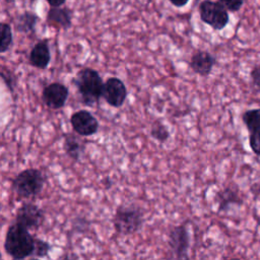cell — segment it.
<instances>
[{
    "label": "cell",
    "mask_w": 260,
    "mask_h": 260,
    "mask_svg": "<svg viewBox=\"0 0 260 260\" xmlns=\"http://www.w3.org/2000/svg\"><path fill=\"white\" fill-rule=\"evenodd\" d=\"M5 250L14 259H23L34 252L35 239L28 230L19 225L17 222L10 225L5 239Z\"/></svg>",
    "instance_id": "obj_1"
},
{
    "label": "cell",
    "mask_w": 260,
    "mask_h": 260,
    "mask_svg": "<svg viewBox=\"0 0 260 260\" xmlns=\"http://www.w3.org/2000/svg\"><path fill=\"white\" fill-rule=\"evenodd\" d=\"M75 83L83 103L87 106H92L102 96L104 83L95 70L91 68L80 70L77 73Z\"/></svg>",
    "instance_id": "obj_2"
},
{
    "label": "cell",
    "mask_w": 260,
    "mask_h": 260,
    "mask_svg": "<svg viewBox=\"0 0 260 260\" xmlns=\"http://www.w3.org/2000/svg\"><path fill=\"white\" fill-rule=\"evenodd\" d=\"M143 223V213L135 205L120 206L114 216L115 230L121 235H131L137 232Z\"/></svg>",
    "instance_id": "obj_3"
},
{
    "label": "cell",
    "mask_w": 260,
    "mask_h": 260,
    "mask_svg": "<svg viewBox=\"0 0 260 260\" xmlns=\"http://www.w3.org/2000/svg\"><path fill=\"white\" fill-rule=\"evenodd\" d=\"M44 182V176L39 170L28 169L16 176L12 187L20 197L28 198L38 195L42 191Z\"/></svg>",
    "instance_id": "obj_4"
},
{
    "label": "cell",
    "mask_w": 260,
    "mask_h": 260,
    "mask_svg": "<svg viewBox=\"0 0 260 260\" xmlns=\"http://www.w3.org/2000/svg\"><path fill=\"white\" fill-rule=\"evenodd\" d=\"M201 20L215 30H221L229 23V13L219 2L204 0L199 5Z\"/></svg>",
    "instance_id": "obj_5"
},
{
    "label": "cell",
    "mask_w": 260,
    "mask_h": 260,
    "mask_svg": "<svg viewBox=\"0 0 260 260\" xmlns=\"http://www.w3.org/2000/svg\"><path fill=\"white\" fill-rule=\"evenodd\" d=\"M242 121L249 132V146L251 150L260 156V108L245 111Z\"/></svg>",
    "instance_id": "obj_6"
},
{
    "label": "cell",
    "mask_w": 260,
    "mask_h": 260,
    "mask_svg": "<svg viewBox=\"0 0 260 260\" xmlns=\"http://www.w3.org/2000/svg\"><path fill=\"white\" fill-rule=\"evenodd\" d=\"M169 246L177 258H188L190 237L184 225H176L170 231Z\"/></svg>",
    "instance_id": "obj_7"
},
{
    "label": "cell",
    "mask_w": 260,
    "mask_h": 260,
    "mask_svg": "<svg viewBox=\"0 0 260 260\" xmlns=\"http://www.w3.org/2000/svg\"><path fill=\"white\" fill-rule=\"evenodd\" d=\"M44 220V212L32 203L23 204L17 211L16 222L26 230L38 229Z\"/></svg>",
    "instance_id": "obj_8"
},
{
    "label": "cell",
    "mask_w": 260,
    "mask_h": 260,
    "mask_svg": "<svg viewBox=\"0 0 260 260\" xmlns=\"http://www.w3.org/2000/svg\"><path fill=\"white\" fill-rule=\"evenodd\" d=\"M102 95L111 106L120 107L126 100V86L119 78L111 77L104 83Z\"/></svg>",
    "instance_id": "obj_9"
},
{
    "label": "cell",
    "mask_w": 260,
    "mask_h": 260,
    "mask_svg": "<svg viewBox=\"0 0 260 260\" xmlns=\"http://www.w3.org/2000/svg\"><path fill=\"white\" fill-rule=\"evenodd\" d=\"M70 122L75 132L82 136L92 135L99 128L96 119L85 110H80L74 113L70 118Z\"/></svg>",
    "instance_id": "obj_10"
},
{
    "label": "cell",
    "mask_w": 260,
    "mask_h": 260,
    "mask_svg": "<svg viewBox=\"0 0 260 260\" xmlns=\"http://www.w3.org/2000/svg\"><path fill=\"white\" fill-rule=\"evenodd\" d=\"M68 98L67 87L59 82H54L46 86L43 90V100L51 109H59L64 106Z\"/></svg>",
    "instance_id": "obj_11"
},
{
    "label": "cell",
    "mask_w": 260,
    "mask_h": 260,
    "mask_svg": "<svg viewBox=\"0 0 260 260\" xmlns=\"http://www.w3.org/2000/svg\"><path fill=\"white\" fill-rule=\"evenodd\" d=\"M214 65L215 58L207 51H197L191 57L190 67L200 76H208Z\"/></svg>",
    "instance_id": "obj_12"
},
{
    "label": "cell",
    "mask_w": 260,
    "mask_h": 260,
    "mask_svg": "<svg viewBox=\"0 0 260 260\" xmlns=\"http://www.w3.org/2000/svg\"><path fill=\"white\" fill-rule=\"evenodd\" d=\"M51 60L50 48L48 45V41L42 40L38 42L29 53V62L32 66L44 69L48 66Z\"/></svg>",
    "instance_id": "obj_13"
},
{
    "label": "cell",
    "mask_w": 260,
    "mask_h": 260,
    "mask_svg": "<svg viewBox=\"0 0 260 260\" xmlns=\"http://www.w3.org/2000/svg\"><path fill=\"white\" fill-rule=\"evenodd\" d=\"M218 201V211H225L232 205H242L243 199L237 186H229L216 194Z\"/></svg>",
    "instance_id": "obj_14"
},
{
    "label": "cell",
    "mask_w": 260,
    "mask_h": 260,
    "mask_svg": "<svg viewBox=\"0 0 260 260\" xmlns=\"http://www.w3.org/2000/svg\"><path fill=\"white\" fill-rule=\"evenodd\" d=\"M47 21L51 24L67 29L71 26L72 11L66 7H51L47 13Z\"/></svg>",
    "instance_id": "obj_15"
},
{
    "label": "cell",
    "mask_w": 260,
    "mask_h": 260,
    "mask_svg": "<svg viewBox=\"0 0 260 260\" xmlns=\"http://www.w3.org/2000/svg\"><path fill=\"white\" fill-rule=\"evenodd\" d=\"M39 20H40V17L36 13L31 11H24L23 13L19 14L16 18V21H15L16 30L23 34H29L35 30Z\"/></svg>",
    "instance_id": "obj_16"
},
{
    "label": "cell",
    "mask_w": 260,
    "mask_h": 260,
    "mask_svg": "<svg viewBox=\"0 0 260 260\" xmlns=\"http://www.w3.org/2000/svg\"><path fill=\"white\" fill-rule=\"evenodd\" d=\"M64 148L67 152V154L72 157L73 159L77 160L79 158L80 152L82 150V145L79 143V141L76 139V137H74L73 135H68L65 138V142H64Z\"/></svg>",
    "instance_id": "obj_17"
},
{
    "label": "cell",
    "mask_w": 260,
    "mask_h": 260,
    "mask_svg": "<svg viewBox=\"0 0 260 260\" xmlns=\"http://www.w3.org/2000/svg\"><path fill=\"white\" fill-rule=\"evenodd\" d=\"M12 44V30L8 23L0 22V53L6 52Z\"/></svg>",
    "instance_id": "obj_18"
},
{
    "label": "cell",
    "mask_w": 260,
    "mask_h": 260,
    "mask_svg": "<svg viewBox=\"0 0 260 260\" xmlns=\"http://www.w3.org/2000/svg\"><path fill=\"white\" fill-rule=\"evenodd\" d=\"M150 134L154 139H156L159 142H165L170 137V132H169L168 128L159 121H155L152 124Z\"/></svg>",
    "instance_id": "obj_19"
},
{
    "label": "cell",
    "mask_w": 260,
    "mask_h": 260,
    "mask_svg": "<svg viewBox=\"0 0 260 260\" xmlns=\"http://www.w3.org/2000/svg\"><path fill=\"white\" fill-rule=\"evenodd\" d=\"M50 249H51V246L47 242H44L40 239H35L32 255H35L37 257H44L48 254Z\"/></svg>",
    "instance_id": "obj_20"
},
{
    "label": "cell",
    "mask_w": 260,
    "mask_h": 260,
    "mask_svg": "<svg viewBox=\"0 0 260 260\" xmlns=\"http://www.w3.org/2000/svg\"><path fill=\"white\" fill-rule=\"evenodd\" d=\"M250 77H251V84L252 87L260 92V64L255 65L252 70L250 71Z\"/></svg>",
    "instance_id": "obj_21"
},
{
    "label": "cell",
    "mask_w": 260,
    "mask_h": 260,
    "mask_svg": "<svg viewBox=\"0 0 260 260\" xmlns=\"http://www.w3.org/2000/svg\"><path fill=\"white\" fill-rule=\"evenodd\" d=\"M220 4L224 6V8L229 11H238L244 4V0H218Z\"/></svg>",
    "instance_id": "obj_22"
},
{
    "label": "cell",
    "mask_w": 260,
    "mask_h": 260,
    "mask_svg": "<svg viewBox=\"0 0 260 260\" xmlns=\"http://www.w3.org/2000/svg\"><path fill=\"white\" fill-rule=\"evenodd\" d=\"M46 1L51 7H59L66 2V0H46Z\"/></svg>",
    "instance_id": "obj_23"
},
{
    "label": "cell",
    "mask_w": 260,
    "mask_h": 260,
    "mask_svg": "<svg viewBox=\"0 0 260 260\" xmlns=\"http://www.w3.org/2000/svg\"><path fill=\"white\" fill-rule=\"evenodd\" d=\"M169 1L176 7H183L189 2V0H169Z\"/></svg>",
    "instance_id": "obj_24"
},
{
    "label": "cell",
    "mask_w": 260,
    "mask_h": 260,
    "mask_svg": "<svg viewBox=\"0 0 260 260\" xmlns=\"http://www.w3.org/2000/svg\"><path fill=\"white\" fill-rule=\"evenodd\" d=\"M0 226H1V219H0Z\"/></svg>",
    "instance_id": "obj_25"
},
{
    "label": "cell",
    "mask_w": 260,
    "mask_h": 260,
    "mask_svg": "<svg viewBox=\"0 0 260 260\" xmlns=\"http://www.w3.org/2000/svg\"><path fill=\"white\" fill-rule=\"evenodd\" d=\"M0 258H1V255H0Z\"/></svg>",
    "instance_id": "obj_26"
}]
</instances>
